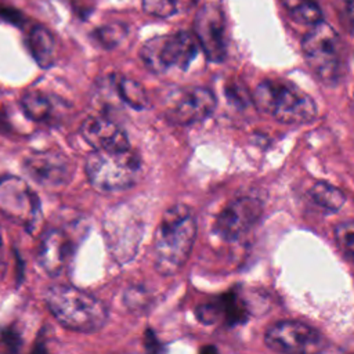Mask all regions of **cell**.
<instances>
[{"instance_id": "6da1fadb", "label": "cell", "mask_w": 354, "mask_h": 354, "mask_svg": "<svg viewBox=\"0 0 354 354\" xmlns=\"http://www.w3.org/2000/svg\"><path fill=\"white\" fill-rule=\"evenodd\" d=\"M196 235V223L185 205L169 207L156 228L153 239V263L162 275L177 274L187 263Z\"/></svg>"}, {"instance_id": "7a4b0ae2", "label": "cell", "mask_w": 354, "mask_h": 354, "mask_svg": "<svg viewBox=\"0 0 354 354\" xmlns=\"http://www.w3.org/2000/svg\"><path fill=\"white\" fill-rule=\"evenodd\" d=\"M44 303L58 324L73 332H98L109 317L108 307L101 299L68 283L50 286L44 293Z\"/></svg>"}, {"instance_id": "3957f363", "label": "cell", "mask_w": 354, "mask_h": 354, "mask_svg": "<svg viewBox=\"0 0 354 354\" xmlns=\"http://www.w3.org/2000/svg\"><path fill=\"white\" fill-rule=\"evenodd\" d=\"M253 102L264 113L288 124H303L317 116L314 100L283 80H264L253 91Z\"/></svg>"}, {"instance_id": "277c9868", "label": "cell", "mask_w": 354, "mask_h": 354, "mask_svg": "<svg viewBox=\"0 0 354 354\" xmlns=\"http://www.w3.org/2000/svg\"><path fill=\"white\" fill-rule=\"evenodd\" d=\"M90 185L98 192H118L136 184L141 158L131 148L126 151H93L84 165Z\"/></svg>"}, {"instance_id": "5b68a950", "label": "cell", "mask_w": 354, "mask_h": 354, "mask_svg": "<svg viewBox=\"0 0 354 354\" xmlns=\"http://www.w3.org/2000/svg\"><path fill=\"white\" fill-rule=\"evenodd\" d=\"M198 51L199 44L195 36L189 32H177L155 36L145 41L140 50V58L149 71L163 73L170 68L185 71Z\"/></svg>"}, {"instance_id": "8992f818", "label": "cell", "mask_w": 354, "mask_h": 354, "mask_svg": "<svg viewBox=\"0 0 354 354\" xmlns=\"http://www.w3.org/2000/svg\"><path fill=\"white\" fill-rule=\"evenodd\" d=\"M340 44L336 30L324 21L311 26L301 41L308 66L325 84H335L339 80L342 65Z\"/></svg>"}, {"instance_id": "52a82bcc", "label": "cell", "mask_w": 354, "mask_h": 354, "mask_svg": "<svg viewBox=\"0 0 354 354\" xmlns=\"http://www.w3.org/2000/svg\"><path fill=\"white\" fill-rule=\"evenodd\" d=\"M0 212L33 234L41 221V202L29 184L18 176H0Z\"/></svg>"}, {"instance_id": "ba28073f", "label": "cell", "mask_w": 354, "mask_h": 354, "mask_svg": "<svg viewBox=\"0 0 354 354\" xmlns=\"http://www.w3.org/2000/svg\"><path fill=\"white\" fill-rule=\"evenodd\" d=\"M264 340L268 348L279 354H322L328 346L319 330L299 321L272 324L267 329Z\"/></svg>"}, {"instance_id": "9c48e42d", "label": "cell", "mask_w": 354, "mask_h": 354, "mask_svg": "<svg viewBox=\"0 0 354 354\" xmlns=\"http://www.w3.org/2000/svg\"><path fill=\"white\" fill-rule=\"evenodd\" d=\"M105 241L109 253L118 263L130 261L138 248L142 235V224L126 206L109 210L104 220Z\"/></svg>"}, {"instance_id": "30bf717a", "label": "cell", "mask_w": 354, "mask_h": 354, "mask_svg": "<svg viewBox=\"0 0 354 354\" xmlns=\"http://www.w3.org/2000/svg\"><path fill=\"white\" fill-rule=\"evenodd\" d=\"M76 249V231L71 227H50L41 236L37 261L46 274L58 277L69 268Z\"/></svg>"}, {"instance_id": "8fae6325", "label": "cell", "mask_w": 354, "mask_h": 354, "mask_svg": "<svg viewBox=\"0 0 354 354\" xmlns=\"http://www.w3.org/2000/svg\"><path fill=\"white\" fill-rule=\"evenodd\" d=\"M194 32L198 44H201L209 61H224L227 55L225 17L218 4L209 3L199 8L195 15Z\"/></svg>"}, {"instance_id": "7c38bea8", "label": "cell", "mask_w": 354, "mask_h": 354, "mask_svg": "<svg viewBox=\"0 0 354 354\" xmlns=\"http://www.w3.org/2000/svg\"><path fill=\"white\" fill-rule=\"evenodd\" d=\"M22 167L29 178L47 188L66 185L73 174L69 158L55 149L30 152L24 159Z\"/></svg>"}, {"instance_id": "4fadbf2b", "label": "cell", "mask_w": 354, "mask_h": 354, "mask_svg": "<svg viewBox=\"0 0 354 354\" xmlns=\"http://www.w3.org/2000/svg\"><path fill=\"white\" fill-rule=\"evenodd\" d=\"M261 212L263 205L257 198H236L217 214L214 231L223 239L235 241L246 234L259 221Z\"/></svg>"}, {"instance_id": "5bb4252c", "label": "cell", "mask_w": 354, "mask_h": 354, "mask_svg": "<svg viewBox=\"0 0 354 354\" xmlns=\"http://www.w3.org/2000/svg\"><path fill=\"white\" fill-rule=\"evenodd\" d=\"M216 108L214 94L205 87L178 90L171 95L166 115L176 124H192L212 115Z\"/></svg>"}, {"instance_id": "9a60e30c", "label": "cell", "mask_w": 354, "mask_h": 354, "mask_svg": "<svg viewBox=\"0 0 354 354\" xmlns=\"http://www.w3.org/2000/svg\"><path fill=\"white\" fill-rule=\"evenodd\" d=\"M80 136L95 151H126L130 147L124 130L106 116H88L80 124Z\"/></svg>"}, {"instance_id": "2e32d148", "label": "cell", "mask_w": 354, "mask_h": 354, "mask_svg": "<svg viewBox=\"0 0 354 354\" xmlns=\"http://www.w3.org/2000/svg\"><path fill=\"white\" fill-rule=\"evenodd\" d=\"M248 315L249 310L246 301L238 293L232 292L205 301L196 308L198 319L206 325L217 322L235 325L246 321Z\"/></svg>"}, {"instance_id": "e0dca14e", "label": "cell", "mask_w": 354, "mask_h": 354, "mask_svg": "<svg viewBox=\"0 0 354 354\" xmlns=\"http://www.w3.org/2000/svg\"><path fill=\"white\" fill-rule=\"evenodd\" d=\"M21 106L28 119L44 123L54 120L59 111L65 108V102L57 95L41 90H29L22 95Z\"/></svg>"}, {"instance_id": "ac0fdd59", "label": "cell", "mask_w": 354, "mask_h": 354, "mask_svg": "<svg viewBox=\"0 0 354 354\" xmlns=\"http://www.w3.org/2000/svg\"><path fill=\"white\" fill-rule=\"evenodd\" d=\"M30 55L40 68H50L54 64L55 40L53 33L43 25H35L26 39Z\"/></svg>"}, {"instance_id": "d6986e66", "label": "cell", "mask_w": 354, "mask_h": 354, "mask_svg": "<svg viewBox=\"0 0 354 354\" xmlns=\"http://www.w3.org/2000/svg\"><path fill=\"white\" fill-rule=\"evenodd\" d=\"M307 196L314 205L328 212H337L346 201L344 194L339 188L325 181L314 183L307 191Z\"/></svg>"}, {"instance_id": "ffe728a7", "label": "cell", "mask_w": 354, "mask_h": 354, "mask_svg": "<svg viewBox=\"0 0 354 354\" xmlns=\"http://www.w3.org/2000/svg\"><path fill=\"white\" fill-rule=\"evenodd\" d=\"M113 86H115V90H116L119 98L123 102H126L129 106L140 111L148 105L147 93L138 82H136L130 77L116 76L113 79Z\"/></svg>"}, {"instance_id": "44dd1931", "label": "cell", "mask_w": 354, "mask_h": 354, "mask_svg": "<svg viewBox=\"0 0 354 354\" xmlns=\"http://www.w3.org/2000/svg\"><path fill=\"white\" fill-rule=\"evenodd\" d=\"M288 14L301 25L314 26L322 21V12L314 0H281Z\"/></svg>"}, {"instance_id": "7402d4cb", "label": "cell", "mask_w": 354, "mask_h": 354, "mask_svg": "<svg viewBox=\"0 0 354 354\" xmlns=\"http://www.w3.org/2000/svg\"><path fill=\"white\" fill-rule=\"evenodd\" d=\"M127 35V28L123 24H105L91 33V39L102 48L116 47Z\"/></svg>"}, {"instance_id": "603a6c76", "label": "cell", "mask_w": 354, "mask_h": 354, "mask_svg": "<svg viewBox=\"0 0 354 354\" xmlns=\"http://www.w3.org/2000/svg\"><path fill=\"white\" fill-rule=\"evenodd\" d=\"M335 238L346 257L354 260V220H346L335 227Z\"/></svg>"}, {"instance_id": "cb8c5ba5", "label": "cell", "mask_w": 354, "mask_h": 354, "mask_svg": "<svg viewBox=\"0 0 354 354\" xmlns=\"http://www.w3.org/2000/svg\"><path fill=\"white\" fill-rule=\"evenodd\" d=\"M142 8L147 14L158 18H167L178 10L176 0H142Z\"/></svg>"}, {"instance_id": "d4e9b609", "label": "cell", "mask_w": 354, "mask_h": 354, "mask_svg": "<svg viewBox=\"0 0 354 354\" xmlns=\"http://www.w3.org/2000/svg\"><path fill=\"white\" fill-rule=\"evenodd\" d=\"M21 335L14 326L1 329L0 332V354H21Z\"/></svg>"}, {"instance_id": "484cf974", "label": "cell", "mask_w": 354, "mask_h": 354, "mask_svg": "<svg viewBox=\"0 0 354 354\" xmlns=\"http://www.w3.org/2000/svg\"><path fill=\"white\" fill-rule=\"evenodd\" d=\"M0 21L11 24L14 26H22L25 17L21 11L12 8V7H6L0 6Z\"/></svg>"}, {"instance_id": "4316f807", "label": "cell", "mask_w": 354, "mask_h": 354, "mask_svg": "<svg viewBox=\"0 0 354 354\" xmlns=\"http://www.w3.org/2000/svg\"><path fill=\"white\" fill-rule=\"evenodd\" d=\"M343 19L347 29L354 35V0H340Z\"/></svg>"}, {"instance_id": "83f0119b", "label": "cell", "mask_w": 354, "mask_h": 354, "mask_svg": "<svg viewBox=\"0 0 354 354\" xmlns=\"http://www.w3.org/2000/svg\"><path fill=\"white\" fill-rule=\"evenodd\" d=\"M32 354H53L48 340L46 336H39L37 342L32 350Z\"/></svg>"}, {"instance_id": "f1b7e54d", "label": "cell", "mask_w": 354, "mask_h": 354, "mask_svg": "<svg viewBox=\"0 0 354 354\" xmlns=\"http://www.w3.org/2000/svg\"><path fill=\"white\" fill-rule=\"evenodd\" d=\"M6 271V260H4V241H3V230L0 227V278Z\"/></svg>"}, {"instance_id": "f546056e", "label": "cell", "mask_w": 354, "mask_h": 354, "mask_svg": "<svg viewBox=\"0 0 354 354\" xmlns=\"http://www.w3.org/2000/svg\"><path fill=\"white\" fill-rule=\"evenodd\" d=\"M201 354H218L217 350L213 347V346H207V347H203Z\"/></svg>"}]
</instances>
